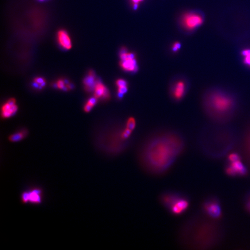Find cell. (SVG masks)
Wrapping results in <instances>:
<instances>
[{
	"mask_svg": "<svg viewBox=\"0 0 250 250\" xmlns=\"http://www.w3.org/2000/svg\"><path fill=\"white\" fill-rule=\"evenodd\" d=\"M184 146L183 140L177 135H162L153 138L141 149L140 163L149 173L163 174L173 165Z\"/></svg>",
	"mask_w": 250,
	"mask_h": 250,
	"instance_id": "cell-1",
	"label": "cell"
},
{
	"mask_svg": "<svg viewBox=\"0 0 250 250\" xmlns=\"http://www.w3.org/2000/svg\"><path fill=\"white\" fill-rule=\"evenodd\" d=\"M221 228L219 225L195 216L187 221L180 232L182 244L192 248H208L218 244L222 238Z\"/></svg>",
	"mask_w": 250,
	"mask_h": 250,
	"instance_id": "cell-2",
	"label": "cell"
},
{
	"mask_svg": "<svg viewBox=\"0 0 250 250\" xmlns=\"http://www.w3.org/2000/svg\"><path fill=\"white\" fill-rule=\"evenodd\" d=\"M204 111L211 119L218 122H225L232 117L237 108L234 95L222 89L213 88L204 94Z\"/></svg>",
	"mask_w": 250,
	"mask_h": 250,
	"instance_id": "cell-3",
	"label": "cell"
},
{
	"mask_svg": "<svg viewBox=\"0 0 250 250\" xmlns=\"http://www.w3.org/2000/svg\"><path fill=\"white\" fill-rule=\"evenodd\" d=\"M160 201L167 211L174 216H179L185 213L190 205L189 197L177 191L163 192L160 195Z\"/></svg>",
	"mask_w": 250,
	"mask_h": 250,
	"instance_id": "cell-4",
	"label": "cell"
},
{
	"mask_svg": "<svg viewBox=\"0 0 250 250\" xmlns=\"http://www.w3.org/2000/svg\"><path fill=\"white\" fill-rule=\"evenodd\" d=\"M44 191L39 186H33L24 190L20 194V200L23 204L40 205L43 202Z\"/></svg>",
	"mask_w": 250,
	"mask_h": 250,
	"instance_id": "cell-5",
	"label": "cell"
},
{
	"mask_svg": "<svg viewBox=\"0 0 250 250\" xmlns=\"http://www.w3.org/2000/svg\"><path fill=\"white\" fill-rule=\"evenodd\" d=\"M119 56L121 59L120 65L123 71L129 73L137 72L138 66L134 53L128 52L126 48L122 47L120 51Z\"/></svg>",
	"mask_w": 250,
	"mask_h": 250,
	"instance_id": "cell-6",
	"label": "cell"
},
{
	"mask_svg": "<svg viewBox=\"0 0 250 250\" xmlns=\"http://www.w3.org/2000/svg\"><path fill=\"white\" fill-rule=\"evenodd\" d=\"M203 22V17L201 14L194 12H189L183 14L181 18L180 24L183 29L190 31L200 27Z\"/></svg>",
	"mask_w": 250,
	"mask_h": 250,
	"instance_id": "cell-7",
	"label": "cell"
},
{
	"mask_svg": "<svg viewBox=\"0 0 250 250\" xmlns=\"http://www.w3.org/2000/svg\"><path fill=\"white\" fill-rule=\"evenodd\" d=\"M202 207L203 212L209 217L217 219L221 216V208L217 198L214 197L207 198L203 202Z\"/></svg>",
	"mask_w": 250,
	"mask_h": 250,
	"instance_id": "cell-8",
	"label": "cell"
},
{
	"mask_svg": "<svg viewBox=\"0 0 250 250\" xmlns=\"http://www.w3.org/2000/svg\"><path fill=\"white\" fill-rule=\"evenodd\" d=\"M56 42L60 50L67 51L72 47L71 38L69 33L64 29H61L56 33Z\"/></svg>",
	"mask_w": 250,
	"mask_h": 250,
	"instance_id": "cell-9",
	"label": "cell"
},
{
	"mask_svg": "<svg viewBox=\"0 0 250 250\" xmlns=\"http://www.w3.org/2000/svg\"><path fill=\"white\" fill-rule=\"evenodd\" d=\"M227 173L230 176H243L245 175L247 170L241 160L233 162H229L226 168Z\"/></svg>",
	"mask_w": 250,
	"mask_h": 250,
	"instance_id": "cell-10",
	"label": "cell"
},
{
	"mask_svg": "<svg viewBox=\"0 0 250 250\" xmlns=\"http://www.w3.org/2000/svg\"><path fill=\"white\" fill-rule=\"evenodd\" d=\"M187 87V83L183 80H179L176 82L172 90V95L174 99L180 100L183 98L185 94Z\"/></svg>",
	"mask_w": 250,
	"mask_h": 250,
	"instance_id": "cell-11",
	"label": "cell"
},
{
	"mask_svg": "<svg viewBox=\"0 0 250 250\" xmlns=\"http://www.w3.org/2000/svg\"><path fill=\"white\" fill-rule=\"evenodd\" d=\"M94 96L97 99L102 98L103 100H109L110 98V94L108 88L99 80H97L94 89Z\"/></svg>",
	"mask_w": 250,
	"mask_h": 250,
	"instance_id": "cell-12",
	"label": "cell"
},
{
	"mask_svg": "<svg viewBox=\"0 0 250 250\" xmlns=\"http://www.w3.org/2000/svg\"><path fill=\"white\" fill-rule=\"evenodd\" d=\"M97 80L94 72L93 70H90L88 72V75L83 80L85 90L89 92L94 90Z\"/></svg>",
	"mask_w": 250,
	"mask_h": 250,
	"instance_id": "cell-13",
	"label": "cell"
},
{
	"mask_svg": "<svg viewBox=\"0 0 250 250\" xmlns=\"http://www.w3.org/2000/svg\"><path fill=\"white\" fill-rule=\"evenodd\" d=\"M18 109L16 104H10L7 102L2 107V116L4 119L10 118L16 113Z\"/></svg>",
	"mask_w": 250,
	"mask_h": 250,
	"instance_id": "cell-14",
	"label": "cell"
},
{
	"mask_svg": "<svg viewBox=\"0 0 250 250\" xmlns=\"http://www.w3.org/2000/svg\"><path fill=\"white\" fill-rule=\"evenodd\" d=\"M242 144L244 153L250 162V126L244 133Z\"/></svg>",
	"mask_w": 250,
	"mask_h": 250,
	"instance_id": "cell-15",
	"label": "cell"
},
{
	"mask_svg": "<svg viewBox=\"0 0 250 250\" xmlns=\"http://www.w3.org/2000/svg\"><path fill=\"white\" fill-rule=\"evenodd\" d=\"M27 135V131L22 130L12 134L9 137V140L11 142H18L26 138Z\"/></svg>",
	"mask_w": 250,
	"mask_h": 250,
	"instance_id": "cell-16",
	"label": "cell"
},
{
	"mask_svg": "<svg viewBox=\"0 0 250 250\" xmlns=\"http://www.w3.org/2000/svg\"><path fill=\"white\" fill-rule=\"evenodd\" d=\"M244 58V62L245 65L250 67V49H245L242 52Z\"/></svg>",
	"mask_w": 250,
	"mask_h": 250,
	"instance_id": "cell-17",
	"label": "cell"
},
{
	"mask_svg": "<svg viewBox=\"0 0 250 250\" xmlns=\"http://www.w3.org/2000/svg\"><path fill=\"white\" fill-rule=\"evenodd\" d=\"M135 126H136V121H135V119L133 117H130L127 121V126H126L127 128L133 131L135 128Z\"/></svg>",
	"mask_w": 250,
	"mask_h": 250,
	"instance_id": "cell-18",
	"label": "cell"
},
{
	"mask_svg": "<svg viewBox=\"0 0 250 250\" xmlns=\"http://www.w3.org/2000/svg\"><path fill=\"white\" fill-rule=\"evenodd\" d=\"M244 203L245 209L250 213V191L244 196Z\"/></svg>",
	"mask_w": 250,
	"mask_h": 250,
	"instance_id": "cell-19",
	"label": "cell"
},
{
	"mask_svg": "<svg viewBox=\"0 0 250 250\" xmlns=\"http://www.w3.org/2000/svg\"><path fill=\"white\" fill-rule=\"evenodd\" d=\"M115 84H116L117 88L128 86V83L127 81L123 79H118L115 82Z\"/></svg>",
	"mask_w": 250,
	"mask_h": 250,
	"instance_id": "cell-20",
	"label": "cell"
},
{
	"mask_svg": "<svg viewBox=\"0 0 250 250\" xmlns=\"http://www.w3.org/2000/svg\"><path fill=\"white\" fill-rule=\"evenodd\" d=\"M98 99H97V98H96V97L94 96L93 97L89 98L88 101H87L86 103L89 104V105H90L92 107H94L96 105V103H97Z\"/></svg>",
	"mask_w": 250,
	"mask_h": 250,
	"instance_id": "cell-21",
	"label": "cell"
},
{
	"mask_svg": "<svg viewBox=\"0 0 250 250\" xmlns=\"http://www.w3.org/2000/svg\"><path fill=\"white\" fill-rule=\"evenodd\" d=\"M181 46V44L179 42H175L173 44L172 47V50L174 52H178V51L179 50Z\"/></svg>",
	"mask_w": 250,
	"mask_h": 250,
	"instance_id": "cell-22",
	"label": "cell"
},
{
	"mask_svg": "<svg viewBox=\"0 0 250 250\" xmlns=\"http://www.w3.org/2000/svg\"><path fill=\"white\" fill-rule=\"evenodd\" d=\"M64 81L63 80L60 79L57 81V87L59 88V89L60 90H63V88H64Z\"/></svg>",
	"mask_w": 250,
	"mask_h": 250,
	"instance_id": "cell-23",
	"label": "cell"
},
{
	"mask_svg": "<svg viewBox=\"0 0 250 250\" xmlns=\"http://www.w3.org/2000/svg\"><path fill=\"white\" fill-rule=\"evenodd\" d=\"M34 82L36 83L39 84V85H41V84H42L44 83L45 82V80H44V79H43V78L38 77V78H36L35 79H34Z\"/></svg>",
	"mask_w": 250,
	"mask_h": 250,
	"instance_id": "cell-24",
	"label": "cell"
},
{
	"mask_svg": "<svg viewBox=\"0 0 250 250\" xmlns=\"http://www.w3.org/2000/svg\"><path fill=\"white\" fill-rule=\"evenodd\" d=\"M93 108V107H92L90 105L86 103L85 106H84V108H83V110H84V111L85 112L89 113L91 110Z\"/></svg>",
	"mask_w": 250,
	"mask_h": 250,
	"instance_id": "cell-25",
	"label": "cell"
},
{
	"mask_svg": "<svg viewBox=\"0 0 250 250\" xmlns=\"http://www.w3.org/2000/svg\"><path fill=\"white\" fill-rule=\"evenodd\" d=\"M131 1L133 3V7H134V10H136L138 8L139 3L141 2L143 0H131Z\"/></svg>",
	"mask_w": 250,
	"mask_h": 250,
	"instance_id": "cell-26",
	"label": "cell"
},
{
	"mask_svg": "<svg viewBox=\"0 0 250 250\" xmlns=\"http://www.w3.org/2000/svg\"><path fill=\"white\" fill-rule=\"evenodd\" d=\"M37 1L39 2H45L48 1L49 0H37Z\"/></svg>",
	"mask_w": 250,
	"mask_h": 250,
	"instance_id": "cell-27",
	"label": "cell"
}]
</instances>
